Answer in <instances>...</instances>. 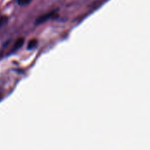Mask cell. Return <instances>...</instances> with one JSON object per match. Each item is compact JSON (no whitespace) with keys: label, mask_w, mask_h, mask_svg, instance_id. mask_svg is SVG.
Here are the masks:
<instances>
[{"label":"cell","mask_w":150,"mask_h":150,"mask_svg":"<svg viewBox=\"0 0 150 150\" xmlns=\"http://www.w3.org/2000/svg\"><path fill=\"white\" fill-rule=\"evenodd\" d=\"M54 15V12H49V13H47V14L42 15V16H40L39 18H37V20H36V24H37V25L42 24V23L46 22L47 19L51 18Z\"/></svg>","instance_id":"1"},{"label":"cell","mask_w":150,"mask_h":150,"mask_svg":"<svg viewBox=\"0 0 150 150\" xmlns=\"http://www.w3.org/2000/svg\"><path fill=\"white\" fill-rule=\"evenodd\" d=\"M8 22V18L5 17V16H3L0 18V29L3 28Z\"/></svg>","instance_id":"4"},{"label":"cell","mask_w":150,"mask_h":150,"mask_svg":"<svg viewBox=\"0 0 150 150\" xmlns=\"http://www.w3.org/2000/svg\"><path fill=\"white\" fill-rule=\"evenodd\" d=\"M32 0H18V4L21 6H24V5H26L28 4Z\"/></svg>","instance_id":"5"},{"label":"cell","mask_w":150,"mask_h":150,"mask_svg":"<svg viewBox=\"0 0 150 150\" xmlns=\"http://www.w3.org/2000/svg\"><path fill=\"white\" fill-rule=\"evenodd\" d=\"M24 44V39L23 38H19L16 40L14 46H13V50H18V48H20Z\"/></svg>","instance_id":"2"},{"label":"cell","mask_w":150,"mask_h":150,"mask_svg":"<svg viewBox=\"0 0 150 150\" xmlns=\"http://www.w3.org/2000/svg\"><path fill=\"white\" fill-rule=\"evenodd\" d=\"M38 44V41L36 40H32L29 41L28 45H27V49H33L34 47H36Z\"/></svg>","instance_id":"3"}]
</instances>
